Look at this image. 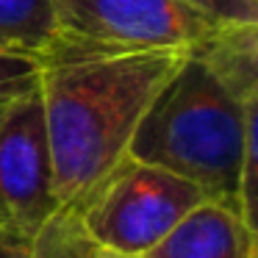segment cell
<instances>
[{
  "mask_svg": "<svg viewBox=\"0 0 258 258\" xmlns=\"http://www.w3.org/2000/svg\"><path fill=\"white\" fill-rule=\"evenodd\" d=\"M186 56V50L103 53L53 39L39 58V95L58 206L78 211L128 158L142 114Z\"/></svg>",
  "mask_w": 258,
  "mask_h": 258,
  "instance_id": "1",
  "label": "cell"
},
{
  "mask_svg": "<svg viewBox=\"0 0 258 258\" xmlns=\"http://www.w3.org/2000/svg\"><path fill=\"white\" fill-rule=\"evenodd\" d=\"M255 125L258 97L239 100L189 53L142 114L128 156L186 178L208 200L244 217L241 169Z\"/></svg>",
  "mask_w": 258,
  "mask_h": 258,
  "instance_id": "2",
  "label": "cell"
},
{
  "mask_svg": "<svg viewBox=\"0 0 258 258\" xmlns=\"http://www.w3.org/2000/svg\"><path fill=\"white\" fill-rule=\"evenodd\" d=\"M203 200L208 197L186 178L128 156L78 214L103 250L145 255Z\"/></svg>",
  "mask_w": 258,
  "mask_h": 258,
  "instance_id": "3",
  "label": "cell"
},
{
  "mask_svg": "<svg viewBox=\"0 0 258 258\" xmlns=\"http://www.w3.org/2000/svg\"><path fill=\"white\" fill-rule=\"evenodd\" d=\"M56 36L103 53H191L222 20L186 0H50Z\"/></svg>",
  "mask_w": 258,
  "mask_h": 258,
  "instance_id": "4",
  "label": "cell"
},
{
  "mask_svg": "<svg viewBox=\"0 0 258 258\" xmlns=\"http://www.w3.org/2000/svg\"><path fill=\"white\" fill-rule=\"evenodd\" d=\"M58 208L39 81L0 108V230L28 239Z\"/></svg>",
  "mask_w": 258,
  "mask_h": 258,
  "instance_id": "5",
  "label": "cell"
},
{
  "mask_svg": "<svg viewBox=\"0 0 258 258\" xmlns=\"http://www.w3.org/2000/svg\"><path fill=\"white\" fill-rule=\"evenodd\" d=\"M142 258H258L255 225L236 208L203 200Z\"/></svg>",
  "mask_w": 258,
  "mask_h": 258,
  "instance_id": "6",
  "label": "cell"
},
{
  "mask_svg": "<svg viewBox=\"0 0 258 258\" xmlns=\"http://www.w3.org/2000/svg\"><path fill=\"white\" fill-rule=\"evenodd\" d=\"M258 23L222 20L191 50L239 100L258 97Z\"/></svg>",
  "mask_w": 258,
  "mask_h": 258,
  "instance_id": "7",
  "label": "cell"
},
{
  "mask_svg": "<svg viewBox=\"0 0 258 258\" xmlns=\"http://www.w3.org/2000/svg\"><path fill=\"white\" fill-rule=\"evenodd\" d=\"M56 36L50 0H0V53L42 58Z\"/></svg>",
  "mask_w": 258,
  "mask_h": 258,
  "instance_id": "8",
  "label": "cell"
},
{
  "mask_svg": "<svg viewBox=\"0 0 258 258\" xmlns=\"http://www.w3.org/2000/svg\"><path fill=\"white\" fill-rule=\"evenodd\" d=\"M103 247L89 236L75 208L58 206L45 225L31 236L28 258H100Z\"/></svg>",
  "mask_w": 258,
  "mask_h": 258,
  "instance_id": "9",
  "label": "cell"
},
{
  "mask_svg": "<svg viewBox=\"0 0 258 258\" xmlns=\"http://www.w3.org/2000/svg\"><path fill=\"white\" fill-rule=\"evenodd\" d=\"M39 81V58L23 53H0V95H14Z\"/></svg>",
  "mask_w": 258,
  "mask_h": 258,
  "instance_id": "10",
  "label": "cell"
},
{
  "mask_svg": "<svg viewBox=\"0 0 258 258\" xmlns=\"http://www.w3.org/2000/svg\"><path fill=\"white\" fill-rule=\"evenodd\" d=\"M233 23H258V3L255 0H219Z\"/></svg>",
  "mask_w": 258,
  "mask_h": 258,
  "instance_id": "11",
  "label": "cell"
},
{
  "mask_svg": "<svg viewBox=\"0 0 258 258\" xmlns=\"http://www.w3.org/2000/svg\"><path fill=\"white\" fill-rule=\"evenodd\" d=\"M28 239H17L0 230V258H28Z\"/></svg>",
  "mask_w": 258,
  "mask_h": 258,
  "instance_id": "12",
  "label": "cell"
},
{
  "mask_svg": "<svg viewBox=\"0 0 258 258\" xmlns=\"http://www.w3.org/2000/svg\"><path fill=\"white\" fill-rule=\"evenodd\" d=\"M186 3H191L195 9H200V12L211 14V17H217V20H228V14H225L219 0H186Z\"/></svg>",
  "mask_w": 258,
  "mask_h": 258,
  "instance_id": "13",
  "label": "cell"
},
{
  "mask_svg": "<svg viewBox=\"0 0 258 258\" xmlns=\"http://www.w3.org/2000/svg\"><path fill=\"white\" fill-rule=\"evenodd\" d=\"M100 258H142V255H125V252H111V250H103Z\"/></svg>",
  "mask_w": 258,
  "mask_h": 258,
  "instance_id": "14",
  "label": "cell"
},
{
  "mask_svg": "<svg viewBox=\"0 0 258 258\" xmlns=\"http://www.w3.org/2000/svg\"><path fill=\"white\" fill-rule=\"evenodd\" d=\"M23 92H25V89H23ZM14 95H20V92H14ZM14 95H0V108L6 106V100H9V97H14Z\"/></svg>",
  "mask_w": 258,
  "mask_h": 258,
  "instance_id": "15",
  "label": "cell"
},
{
  "mask_svg": "<svg viewBox=\"0 0 258 258\" xmlns=\"http://www.w3.org/2000/svg\"><path fill=\"white\" fill-rule=\"evenodd\" d=\"M255 3H258V0H255Z\"/></svg>",
  "mask_w": 258,
  "mask_h": 258,
  "instance_id": "16",
  "label": "cell"
}]
</instances>
